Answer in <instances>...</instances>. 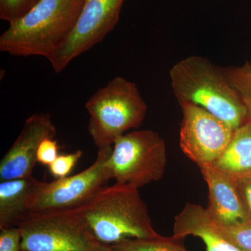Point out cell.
Returning a JSON list of instances; mask_svg holds the SVG:
<instances>
[{
  "label": "cell",
  "instance_id": "cell-4",
  "mask_svg": "<svg viewBox=\"0 0 251 251\" xmlns=\"http://www.w3.org/2000/svg\"><path fill=\"white\" fill-rule=\"evenodd\" d=\"M88 131L98 149L112 146L127 130L142 125L148 105L134 82L115 77L88 99Z\"/></svg>",
  "mask_w": 251,
  "mask_h": 251
},
{
  "label": "cell",
  "instance_id": "cell-17",
  "mask_svg": "<svg viewBox=\"0 0 251 251\" xmlns=\"http://www.w3.org/2000/svg\"><path fill=\"white\" fill-rule=\"evenodd\" d=\"M216 226L225 237L241 251H251V219L228 226Z\"/></svg>",
  "mask_w": 251,
  "mask_h": 251
},
{
  "label": "cell",
  "instance_id": "cell-20",
  "mask_svg": "<svg viewBox=\"0 0 251 251\" xmlns=\"http://www.w3.org/2000/svg\"><path fill=\"white\" fill-rule=\"evenodd\" d=\"M59 145L54 138H46L41 142L36 154V162L49 167L59 156Z\"/></svg>",
  "mask_w": 251,
  "mask_h": 251
},
{
  "label": "cell",
  "instance_id": "cell-8",
  "mask_svg": "<svg viewBox=\"0 0 251 251\" xmlns=\"http://www.w3.org/2000/svg\"><path fill=\"white\" fill-rule=\"evenodd\" d=\"M125 0H85L75 27L48 58L58 74L73 59L100 42L116 26Z\"/></svg>",
  "mask_w": 251,
  "mask_h": 251
},
{
  "label": "cell",
  "instance_id": "cell-11",
  "mask_svg": "<svg viewBox=\"0 0 251 251\" xmlns=\"http://www.w3.org/2000/svg\"><path fill=\"white\" fill-rule=\"evenodd\" d=\"M200 169L209 189V205L206 209L216 224L228 226L250 219L230 176L211 165Z\"/></svg>",
  "mask_w": 251,
  "mask_h": 251
},
{
  "label": "cell",
  "instance_id": "cell-2",
  "mask_svg": "<svg viewBox=\"0 0 251 251\" xmlns=\"http://www.w3.org/2000/svg\"><path fill=\"white\" fill-rule=\"evenodd\" d=\"M79 209L91 232L103 245L110 247L128 239L160 236L134 186L118 183L105 186Z\"/></svg>",
  "mask_w": 251,
  "mask_h": 251
},
{
  "label": "cell",
  "instance_id": "cell-3",
  "mask_svg": "<svg viewBox=\"0 0 251 251\" xmlns=\"http://www.w3.org/2000/svg\"><path fill=\"white\" fill-rule=\"evenodd\" d=\"M85 0H41L0 36V51L49 58L76 24Z\"/></svg>",
  "mask_w": 251,
  "mask_h": 251
},
{
  "label": "cell",
  "instance_id": "cell-16",
  "mask_svg": "<svg viewBox=\"0 0 251 251\" xmlns=\"http://www.w3.org/2000/svg\"><path fill=\"white\" fill-rule=\"evenodd\" d=\"M229 83L237 91L251 119V64L241 67H222Z\"/></svg>",
  "mask_w": 251,
  "mask_h": 251
},
{
  "label": "cell",
  "instance_id": "cell-23",
  "mask_svg": "<svg viewBox=\"0 0 251 251\" xmlns=\"http://www.w3.org/2000/svg\"><path fill=\"white\" fill-rule=\"evenodd\" d=\"M97 251H113L110 249L108 246L103 245V244H100Z\"/></svg>",
  "mask_w": 251,
  "mask_h": 251
},
{
  "label": "cell",
  "instance_id": "cell-5",
  "mask_svg": "<svg viewBox=\"0 0 251 251\" xmlns=\"http://www.w3.org/2000/svg\"><path fill=\"white\" fill-rule=\"evenodd\" d=\"M21 251H97L80 209L30 212L18 226Z\"/></svg>",
  "mask_w": 251,
  "mask_h": 251
},
{
  "label": "cell",
  "instance_id": "cell-14",
  "mask_svg": "<svg viewBox=\"0 0 251 251\" xmlns=\"http://www.w3.org/2000/svg\"><path fill=\"white\" fill-rule=\"evenodd\" d=\"M211 166L233 179L251 175V119L234 130L228 146Z\"/></svg>",
  "mask_w": 251,
  "mask_h": 251
},
{
  "label": "cell",
  "instance_id": "cell-10",
  "mask_svg": "<svg viewBox=\"0 0 251 251\" xmlns=\"http://www.w3.org/2000/svg\"><path fill=\"white\" fill-rule=\"evenodd\" d=\"M55 135V126L48 114H35L27 118L17 139L0 161L1 181L32 176L39 145Z\"/></svg>",
  "mask_w": 251,
  "mask_h": 251
},
{
  "label": "cell",
  "instance_id": "cell-13",
  "mask_svg": "<svg viewBox=\"0 0 251 251\" xmlns=\"http://www.w3.org/2000/svg\"><path fill=\"white\" fill-rule=\"evenodd\" d=\"M41 181L33 176L0 183V229L18 227L29 214L31 198Z\"/></svg>",
  "mask_w": 251,
  "mask_h": 251
},
{
  "label": "cell",
  "instance_id": "cell-15",
  "mask_svg": "<svg viewBox=\"0 0 251 251\" xmlns=\"http://www.w3.org/2000/svg\"><path fill=\"white\" fill-rule=\"evenodd\" d=\"M184 239L160 235L151 239H128L109 247L113 251H188L184 246Z\"/></svg>",
  "mask_w": 251,
  "mask_h": 251
},
{
  "label": "cell",
  "instance_id": "cell-6",
  "mask_svg": "<svg viewBox=\"0 0 251 251\" xmlns=\"http://www.w3.org/2000/svg\"><path fill=\"white\" fill-rule=\"evenodd\" d=\"M166 164V143L151 130H135L119 137L108 161L111 179L138 188L161 179Z\"/></svg>",
  "mask_w": 251,
  "mask_h": 251
},
{
  "label": "cell",
  "instance_id": "cell-1",
  "mask_svg": "<svg viewBox=\"0 0 251 251\" xmlns=\"http://www.w3.org/2000/svg\"><path fill=\"white\" fill-rule=\"evenodd\" d=\"M171 87L180 105L201 107L233 130L249 120L242 99L224 74L205 57L190 56L170 71Z\"/></svg>",
  "mask_w": 251,
  "mask_h": 251
},
{
  "label": "cell",
  "instance_id": "cell-7",
  "mask_svg": "<svg viewBox=\"0 0 251 251\" xmlns=\"http://www.w3.org/2000/svg\"><path fill=\"white\" fill-rule=\"evenodd\" d=\"M112 146L99 149L93 164L85 171L51 182L41 181L29 202L30 212L68 210L90 201L111 179L108 166Z\"/></svg>",
  "mask_w": 251,
  "mask_h": 251
},
{
  "label": "cell",
  "instance_id": "cell-19",
  "mask_svg": "<svg viewBox=\"0 0 251 251\" xmlns=\"http://www.w3.org/2000/svg\"><path fill=\"white\" fill-rule=\"evenodd\" d=\"M82 154V150H77L74 153L59 155L49 166L50 173L55 179L67 177L72 173Z\"/></svg>",
  "mask_w": 251,
  "mask_h": 251
},
{
  "label": "cell",
  "instance_id": "cell-12",
  "mask_svg": "<svg viewBox=\"0 0 251 251\" xmlns=\"http://www.w3.org/2000/svg\"><path fill=\"white\" fill-rule=\"evenodd\" d=\"M173 236L183 239L188 236L200 238L206 251H242L225 237L206 209L192 203H186L175 216Z\"/></svg>",
  "mask_w": 251,
  "mask_h": 251
},
{
  "label": "cell",
  "instance_id": "cell-18",
  "mask_svg": "<svg viewBox=\"0 0 251 251\" xmlns=\"http://www.w3.org/2000/svg\"><path fill=\"white\" fill-rule=\"evenodd\" d=\"M41 0H0V18L9 23L24 16Z\"/></svg>",
  "mask_w": 251,
  "mask_h": 251
},
{
  "label": "cell",
  "instance_id": "cell-21",
  "mask_svg": "<svg viewBox=\"0 0 251 251\" xmlns=\"http://www.w3.org/2000/svg\"><path fill=\"white\" fill-rule=\"evenodd\" d=\"M0 251H21V233L18 227L0 229Z\"/></svg>",
  "mask_w": 251,
  "mask_h": 251
},
{
  "label": "cell",
  "instance_id": "cell-9",
  "mask_svg": "<svg viewBox=\"0 0 251 251\" xmlns=\"http://www.w3.org/2000/svg\"><path fill=\"white\" fill-rule=\"evenodd\" d=\"M180 106V148L199 168L214 164L228 146L234 130L201 107L189 103Z\"/></svg>",
  "mask_w": 251,
  "mask_h": 251
},
{
  "label": "cell",
  "instance_id": "cell-22",
  "mask_svg": "<svg viewBox=\"0 0 251 251\" xmlns=\"http://www.w3.org/2000/svg\"><path fill=\"white\" fill-rule=\"evenodd\" d=\"M232 179L235 182L243 204L251 220V175Z\"/></svg>",
  "mask_w": 251,
  "mask_h": 251
}]
</instances>
